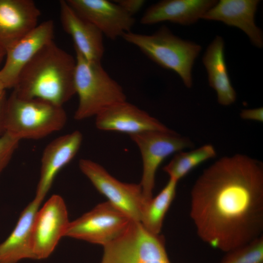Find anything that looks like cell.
Masks as SVG:
<instances>
[{
	"label": "cell",
	"instance_id": "277c9868",
	"mask_svg": "<svg viewBox=\"0 0 263 263\" xmlns=\"http://www.w3.org/2000/svg\"><path fill=\"white\" fill-rule=\"evenodd\" d=\"M66 120L62 106L39 99L20 98L12 92L7 99L3 128L19 140L38 139L61 130Z\"/></svg>",
	"mask_w": 263,
	"mask_h": 263
},
{
	"label": "cell",
	"instance_id": "44dd1931",
	"mask_svg": "<svg viewBox=\"0 0 263 263\" xmlns=\"http://www.w3.org/2000/svg\"><path fill=\"white\" fill-rule=\"evenodd\" d=\"M177 183L169 178L160 192L145 203L140 223L149 232L160 234L165 215L175 197Z\"/></svg>",
	"mask_w": 263,
	"mask_h": 263
},
{
	"label": "cell",
	"instance_id": "cb8c5ba5",
	"mask_svg": "<svg viewBox=\"0 0 263 263\" xmlns=\"http://www.w3.org/2000/svg\"><path fill=\"white\" fill-rule=\"evenodd\" d=\"M19 141L6 132L0 135V175L9 164Z\"/></svg>",
	"mask_w": 263,
	"mask_h": 263
},
{
	"label": "cell",
	"instance_id": "ac0fdd59",
	"mask_svg": "<svg viewBox=\"0 0 263 263\" xmlns=\"http://www.w3.org/2000/svg\"><path fill=\"white\" fill-rule=\"evenodd\" d=\"M217 2L215 0H164L149 7L140 22L150 25L169 21L183 25L194 23Z\"/></svg>",
	"mask_w": 263,
	"mask_h": 263
},
{
	"label": "cell",
	"instance_id": "5bb4252c",
	"mask_svg": "<svg viewBox=\"0 0 263 263\" xmlns=\"http://www.w3.org/2000/svg\"><path fill=\"white\" fill-rule=\"evenodd\" d=\"M82 141L81 133L75 131L51 142L45 148L35 198L42 202L59 171L77 154Z\"/></svg>",
	"mask_w": 263,
	"mask_h": 263
},
{
	"label": "cell",
	"instance_id": "7402d4cb",
	"mask_svg": "<svg viewBox=\"0 0 263 263\" xmlns=\"http://www.w3.org/2000/svg\"><path fill=\"white\" fill-rule=\"evenodd\" d=\"M217 155L214 147L206 144L188 151L176 153L170 162L163 168V170L169 178L178 182L194 168L203 162L215 157Z\"/></svg>",
	"mask_w": 263,
	"mask_h": 263
},
{
	"label": "cell",
	"instance_id": "d6986e66",
	"mask_svg": "<svg viewBox=\"0 0 263 263\" xmlns=\"http://www.w3.org/2000/svg\"><path fill=\"white\" fill-rule=\"evenodd\" d=\"M41 203L34 198L21 212L10 235L0 243V263H18L24 259H34L33 227Z\"/></svg>",
	"mask_w": 263,
	"mask_h": 263
},
{
	"label": "cell",
	"instance_id": "7c38bea8",
	"mask_svg": "<svg viewBox=\"0 0 263 263\" xmlns=\"http://www.w3.org/2000/svg\"><path fill=\"white\" fill-rule=\"evenodd\" d=\"M72 9L107 38L115 40L131 31L135 20L116 2L107 0H67Z\"/></svg>",
	"mask_w": 263,
	"mask_h": 263
},
{
	"label": "cell",
	"instance_id": "5b68a950",
	"mask_svg": "<svg viewBox=\"0 0 263 263\" xmlns=\"http://www.w3.org/2000/svg\"><path fill=\"white\" fill-rule=\"evenodd\" d=\"M74 82L78 105L75 120L96 116L105 109L126 100L122 87L103 68L101 62L90 61L75 52Z\"/></svg>",
	"mask_w": 263,
	"mask_h": 263
},
{
	"label": "cell",
	"instance_id": "9a60e30c",
	"mask_svg": "<svg viewBox=\"0 0 263 263\" xmlns=\"http://www.w3.org/2000/svg\"><path fill=\"white\" fill-rule=\"evenodd\" d=\"M39 10L31 0H0V46L5 52L38 25Z\"/></svg>",
	"mask_w": 263,
	"mask_h": 263
},
{
	"label": "cell",
	"instance_id": "3957f363",
	"mask_svg": "<svg viewBox=\"0 0 263 263\" xmlns=\"http://www.w3.org/2000/svg\"><path fill=\"white\" fill-rule=\"evenodd\" d=\"M122 37L159 66L177 73L186 87H192V70L200 45L176 36L165 25L151 35L130 31Z\"/></svg>",
	"mask_w": 263,
	"mask_h": 263
},
{
	"label": "cell",
	"instance_id": "6da1fadb",
	"mask_svg": "<svg viewBox=\"0 0 263 263\" xmlns=\"http://www.w3.org/2000/svg\"><path fill=\"white\" fill-rule=\"evenodd\" d=\"M190 216L199 237L225 252L263 236V163L239 153L216 161L191 188Z\"/></svg>",
	"mask_w": 263,
	"mask_h": 263
},
{
	"label": "cell",
	"instance_id": "484cf974",
	"mask_svg": "<svg viewBox=\"0 0 263 263\" xmlns=\"http://www.w3.org/2000/svg\"><path fill=\"white\" fill-rule=\"evenodd\" d=\"M241 117L245 120L263 122V108L260 107L251 109H244L240 113Z\"/></svg>",
	"mask_w": 263,
	"mask_h": 263
},
{
	"label": "cell",
	"instance_id": "83f0119b",
	"mask_svg": "<svg viewBox=\"0 0 263 263\" xmlns=\"http://www.w3.org/2000/svg\"><path fill=\"white\" fill-rule=\"evenodd\" d=\"M5 51L0 46V65L3 58L5 56Z\"/></svg>",
	"mask_w": 263,
	"mask_h": 263
},
{
	"label": "cell",
	"instance_id": "30bf717a",
	"mask_svg": "<svg viewBox=\"0 0 263 263\" xmlns=\"http://www.w3.org/2000/svg\"><path fill=\"white\" fill-rule=\"evenodd\" d=\"M70 223L63 199L52 195L39 209L33 227L34 260L49 257L65 234Z\"/></svg>",
	"mask_w": 263,
	"mask_h": 263
},
{
	"label": "cell",
	"instance_id": "4316f807",
	"mask_svg": "<svg viewBox=\"0 0 263 263\" xmlns=\"http://www.w3.org/2000/svg\"><path fill=\"white\" fill-rule=\"evenodd\" d=\"M7 98L5 93L0 95V134H2L4 132L3 128V120L5 113V106Z\"/></svg>",
	"mask_w": 263,
	"mask_h": 263
},
{
	"label": "cell",
	"instance_id": "9c48e42d",
	"mask_svg": "<svg viewBox=\"0 0 263 263\" xmlns=\"http://www.w3.org/2000/svg\"><path fill=\"white\" fill-rule=\"evenodd\" d=\"M81 171L108 201L132 221L140 222L146 201L139 184L121 182L98 163L88 159L79 161Z\"/></svg>",
	"mask_w": 263,
	"mask_h": 263
},
{
	"label": "cell",
	"instance_id": "4fadbf2b",
	"mask_svg": "<svg viewBox=\"0 0 263 263\" xmlns=\"http://www.w3.org/2000/svg\"><path fill=\"white\" fill-rule=\"evenodd\" d=\"M95 124L100 130L123 132L130 136L150 131L170 130L158 119L126 100L102 111L95 116Z\"/></svg>",
	"mask_w": 263,
	"mask_h": 263
},
{
	"label": "cell",
	"instance_id": "7a4b0ae2",
	"mask_svg": "<svg viewBox=\"0 0 263 263\" xmlns=\"http://www.w3.org/2000/svg\"><path fill=\"white\" fill-rule=\"evenodd\" d=\"M76 60L53 41L41 48L20 72L13 93L62 106L75 94Z\"/></svg>",
	"mask_w": 263,
	"mask_h": 263
},
{
	"label": "cell",
	"instance_id": "52a82bcc",
	"mask_svg": "<svg viewBox=\"0 0 263 263\" xmlns=\"http://www.w3.org/2000/svg\"><path fill=\"white\" fill-rule=\"evenodd\" d=\"M136 144L142 160L140 185L147 201L153 197L155 175L163 161L170 155L193 147L191 140L175 132L150 131L130 136Z\"/></svg>",
	"mask_w": 263,
	"mask_h": 263
},
{
	"label": "cell",
	"instance_id": "8fae6325",
	"mask_svg": "<svg viewBox=\"0 0 263 263\" xmlns=\"http://www.w3.org/2000/svg\"><path fill=\"white\" fill-rule=\"evenodd\" d=\"M54 34L53 21H44L6 51L5 61L0 69V82L5 90L13 89L21 70L41 48L53 40Z\"/></svg>",
	"mask_w": 263,
	"mask_h": 263
},
{
	"label": "cell",
	"instance_id": "ffe728a7",
	"mask_svg": "<svg viewBox=\"0 0 263 263\" xmlns=\"http://www.w3.org/2000/svg\"><path fill=\"white\" fill-rule=\"evenodd\" d=\"M225 43L217 36L207 47L202 58L207 70L209 86L217 94L218 102L229 106L236 100V93L227 71L224 54Z\"/></svg>",
	"mask_w": 263,
	"mask_h": 263
},
{
	"label": "cell",
	"instance_id": "ba28073f",
	"mask_svg": "<svg viewBox=\"0 0 263 263\" xmlns=\"http://www.w3.org/2000/svg\"><path fill=\"white\" fill-rule=\"evenodd\" d=\"M132 221L107 201L70 222L65 237L104 246L123 233Z\"/></svg>",
	"mask_w": 263,
	"mask_h": 263
},
{
	"label": "cell",
	"instance_id": "603a6c76",
	"mask_svg": "<svg viewBox=\"0 0 263 263\" xmlns=\"http://www.w3.org/2000/svg\"><path fill=\"white\" fill-rule=\"evenodd\" d=\"M225 253L220 263H263V236Z\"/></svg>",
	"mask_w": 263,
	"mask_h": 263
},
{
	"label": "cell",
	"instance_id": "2e32d148",
	"mask_svg": "<svg viewBox=\"0 0 263 263\" xmlns=\"http://www.w3.org/2000/svg\"><path fill=\"white\" fill-rule=\"evenodd\" d=\"M62 28L72 38L75 52L92 62H101L104 54L103 34L94 25L78 15L66 0H60Z\"/></svg>",
	"mask_w": 263,
	"mask_h": 263
},
{
	"label": "cell",
	"instance_id": "d4e9b609",
	"mask_svg": "<svg viewBox=\"0 0 263 263\" xmlns=\"http://www.w3.org/2000/svg\"><path fill=\"white\" fill-rule=\"evenodd\" d=\"M126 12L133 17L144 6L145 1L143 0H115Z\"/></svg>",
	"mask_w": 263,
	"mask_h": 263
},
{
	"label": "cell",
	"instance_id": "8992f818",
	"mask_svg": "<svg viewBox=\"0 0 263 263\" xmlns=\"http://www.w3.org/2000/svg\"><path fill=\"white\" fill-rule=\"evenodd\" d=\"M100 263H171L164 238L132 221L119 237L103 246Z\"/></svg>",
	"mask_w": 263,
	"mask_h": 263
},
{
	"label": "cell",
	"instance_id": "f1b7e54d",
	"mask_svg": "<svg viewBox=\"0 0 263 263\" xmlns=\"http://www.w3.org/2000/svg\"><path fill=\"white\" fill-rule=\"evenodd\" d=\"M5 93V89L3 85L0 82V95Z\"/></svg>",
	"mask_w": 263,
	"mask_h": 263
},
{
	"label": "cell",
	"instance_id": "e0dca14e",
	"mask_svg": "<svg viewBox=\"0 0 263 263\" xmlns=\"http://www.w3.org/2000/svg\"><path fill=\"white\" fill-rule=\"evenodd\" d=\"M260 0H221L210 8L203 19L221 21L242 30L252 44L258 48L263 46V33L255 22V16Z\"/></svg>",
	"mask_w": 263,
	"mask_h": 263
}]
</instances>
